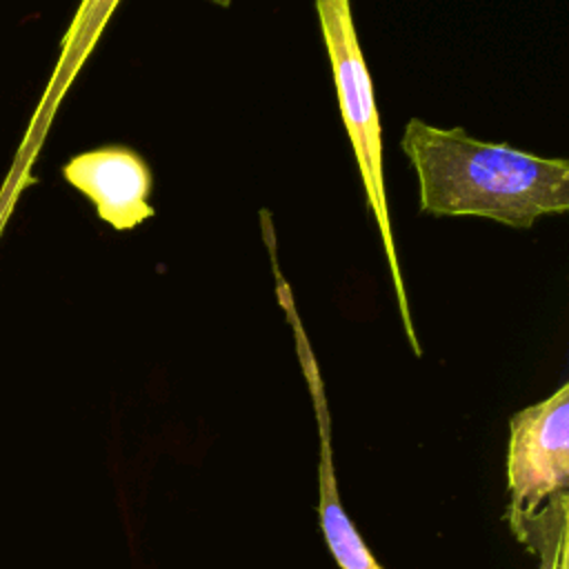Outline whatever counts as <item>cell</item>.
<instances>
[{
  "label": "cell",
  "mask_w": 569,
  "mask_h": 569,
  "mask_svg": "<svg viewBox=\"0 0 569 569\" xmlns=\"http://www.w3.org/2000/svg\"><path fill=\"white\" fill-rule=\"evenodd\" d=\"M400 147L416 171L422 213L531 229L540 218L569 209L565 158L478 140L462 127L442 129L422 118L407 120Z\"/></svg>",
  "instance_id": "1"
},
{
  "label": "cell",
  "mask_w": 569,
  "mask_h": 569,
  "mask_svg": "<svg viewBox=\"0 0 569 569\" xmlns=\"http://www.w3.org/2000/svg\"><path fill=\"white\" fill-rule=\"evenodd\" d=\"M316 16L322 33V42L327 49L336 98L340 107V118L351 142V151L356 158V167L362 180L367 207L376 220L382 251L389 264L398 313L409 338V345L416 356H420V345L416 338L411 311H409V296L402 280L393 227L389 216V200L385 189V173H382V129L380 116L373 93V80L362 56L351 0H313Z\"/></svg>",
  "instance_id": "2"
},
{
  "label": "cell",
  "mask_w": 569,
  "mask_h": 569,
  "mask_svg": "<svg viewBox=\"0 0 569 569\" xmlns=\"http://www.w3.org/2000/svg\"><path fill=\"white\" fill-rule=\"evenodd\" d=\"M569 485V385L509 420L507 522L516 538L540 505Z\"/></svg>",
  "instance_id": "3"
},
{
  "label": "cell",
  "mask_w": 569,
  "mask_h": 569,
  "mask_svg": "<svg viewBox=\"0 0 569 569\" xmlns=\"http://www.w3.org/2000/svg\"><path fill=\"white\" fill-rule=\"evenodd\" d=\"M62 178L91 200L96 216L116 231H129L149 218L153 176L131 147L109 144L82 151L64 162Z\"/></svg>",
  "instance_id": "4"
},
{
  "label": "cell",
  "mask_w": 569,
  "mask_h": 569,
  "mask_svg": "<svg viewBox=\"0 0 569 569\" xmlns=\"http://www.w3.org/2000/svg\"><path fill=\"white\" fill-rule=\"evenodd\" d=\"M289 318L296 331V345L298 356L302 365V373L309 385L311 402H313V416L318 427V442H320V456H318V520L325 536V542L333 556V560L340 565V569H382V565L376 560L371 549L365 545L360 531L349 520L340 491H338V478L333 469V451H331V418L325 396L322 376L318 371L316 358L309 349L307 336L298 322V316L293 313V305L287 298Z\"/></svg>",
  "instance_id": "5"
},
{
  "label": "cell",
  "mask_w": 569,
  "mask_h": 569,
  "mask_svg": "<svg viewBox=\"0 0 569 569\" xmlns=\"http://www.w3.org/2000/svg\"><path fill=\"white\" fill-rule=\"evenodd\" d=\"M118 2L120 0H80L71 22H69V29L60 40V56L56 60L53 73H51V78L42 91V98L33 111V118L24 131V140L20 144L18 160H16L18 171L29 169L31 160L36 158L40 144L47 138L49 124H51L64 93L69 91L78 71L91 56L109 18L113 16ZM209 2L220 4V7L231 4V0H209Z\"/></svg>",
  "instance_id": "6"
},
{
  "label": "cell",
  "mask_w": 569,
  "mask_h": 569,
  "mask_svg": "<svg viewBox=\"0 0 569 569\" xmlns=\"http://www.w3.org/2000/svg\"><path fill=\"white\" fill-rule=\"evenodd\" d=\"M567 529V496L565 491L549 502L525 525L518 540L538 551V569H558Z\"/></svg>",
  "instance_id": "7"
},
{
  "label": "cell",
  "mask_w": 569,
  "mask_h": 569,
  "mask_svg": "<svg viewBox=\"0 0 569 569\" xmlns=\"http://www.w3.org/2000/svg\"><path fill=\"white\" fill-rule=\"evenodd\" d=\"M558 569H569V560H567V558H560V565H558Z\"/></svg>",
  "instance_id": "8"
}]
</instances>
